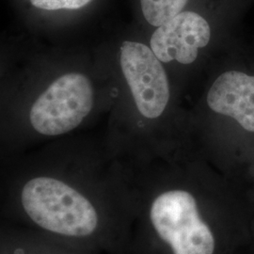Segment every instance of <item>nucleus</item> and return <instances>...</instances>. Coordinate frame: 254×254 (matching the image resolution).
Masks as SVG:
<instances>
[{"instance_id": "f257e3e1", "label": "nucleus", "mask_w": 254, "mask_h": 254, "mask_svg": "<svg viewBox=\"0 0 254 254\" xmlns=\"http://www.w3.org/2000/svg\"><path fill=\"white\" fill-rule=\"evenodd\" d=\"M0 220L95 254H131V182L95 174L33 173L8 182Z\"/></svg>"}, {"instance_id": "f03ea898", "label": "nucleus", "mask_w": 254, "mask_h": 254, "mask_svg": "<svg viewBox=\"0 0 254 254\" xmlns=\"http://www.w3.org/2000/svg\"><path fill=\"white\" fill-rule=\"evenodd\" d=\"M131 254H215L216 236L194 191L131 182Z\"/></svg>"}, {"instance_id": "7ed1b4c3", "label": "nucleus", "mask_w": 254, "mask_h": 254, "mask_svg": "<svg viewBox=\"0 0 254 254\" xmlns=\"http://www.w3.org/2000/svg\"><path fill=\"white\" fill-rule=\"evenodd\" d=\"M94 102L90 79L78 73L62 75L34 102L29 118L31 127L42 136L67 134L81 125Z\"/></svg>"}, {"instance_id": "20e7f679", "label": "nucleus", "mask_w": 254, "mask_h": 254, "mask_svg": "<svg viewBox=\"0 0 254 254\" xmlns=\"http://www.w3.org/2000/svg\"><path fill=\"white\" fill-rule=\"evenodd\" d=\"M121 67L138 111L158 118L170 100V85L161 62L152 48L125 41L121 46Z\"/></svg>"}, {"instance_id": "39448f33", "label": "nucleus", "mask_w": 254, "mask_h": 254, "mask_svg": "<svg viewBox=\"0 0 254 254\" xmlns=\"http://www.w3.org/2000/svg\"><path fill=\"white\" fill-rule=\"evenodd\" d=\"M211 28L200 13L183 10L154 30L151 48L161 63H194L199 49L208 45Z\"/></svg>"}, {"instance_id": "423d86ee", "label": "nucleus", "mask_w": 254, "mask_h": 254, "mask_svg": "<svg viewBox=\"0 0 254 254\" xmlns=\"http://www.w3.org/2000/svg\"><path fill=\"white\" fill-rule=\"evenodd\" d=\"M207 104L213 111L254 132V76L236 71L222 73L209 91Z\"/></svg>"}, {"instance_id": "0eeeda50", "label": "nucleus", "mask_w": 254, "mask_h": 254, "mask_svg": "<svg viewBox=\"0 0 254 254\" xmlns=\"http://www.w3.org/2000/svg\"><path fill=\"white\" fill-rule=\"evenodd\" d=\"M0 252L5 254H95L3 220H0Z\"/></svg>"}, {"instance_id": "6e6552de", "label": "nucleus", "mask_w": 254, "mask_h": 254, "mask_svg": "<svg viewBox=\"0 0 254 254\" xmlns=\"http://www.w3.org/2000/svg\"><path fill=\"white\" fill-rule=\"evenodd\" d=\"M189 0H139L143 17L153 27H160L182 12Z\"/></svg>"}, {"instance_id": "1a4fd4ad", "label": "nucleus", "mask_w": 254, "mask_h": 254, "mask_svg": "<svg viewBox=\"0 0 254 254\" xmlns=\"http://www.w3.org/2000/svg\"><path fill=\"white\" fill-rule=\"evenodd\" d=\"M93 0H29L38 9L47 11L77 10L88 6Z\"/></svg>"}, {"instance_id": "9d476101", "label": "nucleus", "mask_w": 254, "mask_h": 254, "mask_svg": "<svg viewBox=\"0 0 254 254\" xmlns=\"http://www.w3.org/2000/svg\"><path fill=\"white\" fill-rule=\"evenodd\" d=\"M0 254H5L4 253H2V252H0Z\"/></svg>"}]
</instances>
